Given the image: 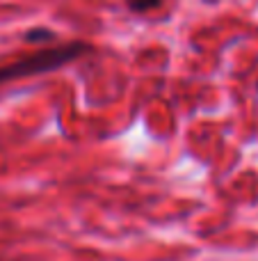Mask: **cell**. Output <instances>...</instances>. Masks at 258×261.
Wrapping results in <instances>:
<instances>
[{
  "instance_id": "6da1fadb",
  "label": "cell",
  "mask_w": 258,
  "mask_h": 261,
  "mask_svg": "<svg viewBox=\"0 0 258 261\" xmlns=\"http://www.w3.org/2000/svg\"><path fill=\"white\" fill-rule=\"evenodd\" d=\"M78 50H82V46H62V48L41 50V53L30 55V58H21L18 62L5 64V67H0V85L23 76H32V73H41V71H50L55 67H62V64L76 60Z\"/></svg>"
}]
</instances>
